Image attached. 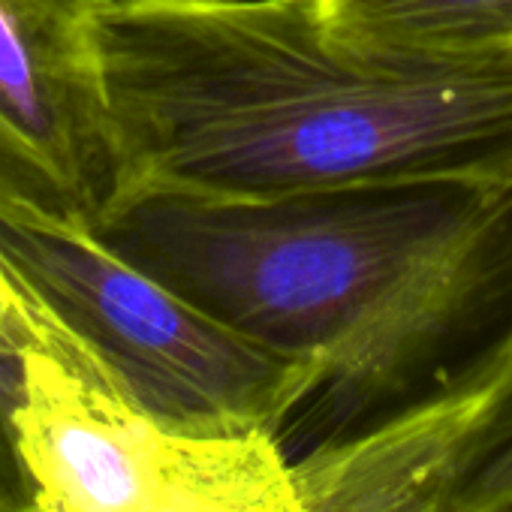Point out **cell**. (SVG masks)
Wrapping results in <instances>:
<instances>
[{
    "mask_svg": "<svg viewBox=\"0 0 512 512\" xmlns=\"http://www.w3.org/2000/svg\"><path fill=\"white\" fill-rule=\"evenodd\" d=\"M37 326L0 269V512H37L34 485L19 449V410L28 392V353Z\"/></svg>",
    "mask_w": 512,
    "mask_h": 512,
    "instance_id": "cell-9",
    "label": "cell"
},
{
    "mask_svg": "<svg viewBox=\"0 0 512 512\" xmlns=\"http://www.w3.org/2000/svg\"><path fill=\"white\" fill-rule=\"evenodd\" d=\"M0 269L43 344L166 431H281L320 365L214 320L109 250L94 232L0 208Z\"/></svg>",
    "mask_w": 512,
    "mask_h": 512,
    "instance_id": "cell-3",
    "label": "cell"
},
{
    "mask_svg": "<svg viewBox=\"0 0 512 512\" xmlns=\"http://www.w3.org/2000/svg\"><path fill=\"white\" fill-rule=\"evenodd\" d=\"M97 52L121 190H512V52L356 43L314 0H106Z\"/></svg>",
    "mask_w": 512,
    "mask_h": 512,
    "instance_id": "cell-1",
    "label": "cell"
},
{
    "mask_svg": "<svg viewBox=\"0 0 512 512\" xmlns=\"http://www.w3.org/2000/svg\"><path fill=\"white\" fill-rule=\"evenodd\" d=\"M19 449L37 512H163L293 467L272 431L190 437L160 428L103 380L55 356L40 332L28 353Z\"/></svg>",
    "mask_w": 512,
    "mask_h": 512,
    "instance_id": "cell-4",
    "label": "cell"
},
{
    "mask_svg": "<svg viewBox=\"0 0 512 512\" xmlns=\"http://www.w3.org/2000/svg\"><path fill=\"white\" fill-rule=\"evenodd\" d=\"M347 40L437 58L512 52V0H314Z\"/></svg>",
    "mask_w": 512,
    "mask_h": 512,
    "instance_id": "cell-8",
    "label": "cell"
},
{
    "mask_svg": "<svg viewBox=\"0 0 512 512\" xmlns=\"http://www.w3.org/2000/svg\"><path fill=\"white\" fill-rule=\"evenodd\" d=\"M106 0H0V208L94 229L118 199L97 19Z\"/></svg>",
    "mask_w": 512,
    "mask_h": 512,
    "instance_id": "cell-5",
    "label": "cell"
},
{
    "mask_svg": "<svg viewBox=\"0 0 512 512\" xmlns=\"http://www.w3.org/2000/svg\"><path fill=\"white\" fill-rule=\"evenodd\" d=\"M512 223V190L398 184L263 199L127 187L91 229L214 320L314 359L281 431L290 458L386 413L473 308Z\"/></svg>",
    "mask_w": 512,
    "mask_h": 512,
    "instance_id": "cell-2",
    "label": "cell"
},
{
    "mask_svg": "<svg viewBox=\"0 0 512 512\" xmlns=\"http://www.w3.org/2000/svg\"><path fill=\"white\" fill-rule=\"evenodd\" d=\"M494 512H512V503H509V506H500V509H494Z\"/></svg>",
    "mask_w": 512,
    "mask_h": 512,
    "instance_id": "cell-10",
    "label": "cell"
},
{
    "mask_svg": "<svg viewBox=\"0 0 512 512\" xmlns=\"http://www.w3.org/2000/svg\"><path fill=\"white\" fill-rule=\"evenodd\" d=\"M431 398L446 425L440 512H494L512 503V323L446 374Z\"/></svg>",
    "mask_w": 512,
    "mask_h": 512,
    "instance_id": "cell-7",
    "label": "cell"
},
{
    "mask_svg": "<svg viewBox=\"0 0 512 512\" xmlns=\"http://www.w3.org/2000/svg\"><path fill=\"white\" fill-rule=\"evenodd\" d=\"M302 512H440L446 461L437 422L407 401L293 458Z\"/></svg>",
    "mask_w": 512,
    "mask_h": 512,
    "instance_id": "cell-6",
    "label": "cell"
}]
</instances>
